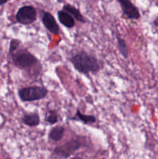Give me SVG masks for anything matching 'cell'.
Returning <instances> with one entry per match:
<instances>
[{"mask_svg":"<svg viewBox=\"0 0 158 159\" xmlns=\"http://www.w3.org/2000/svg\"><path fill=\"white\" fill-rule=\"evenodd\" d=\"M69 60L74 69L81 74H95L102 68L97 57L85 51L76 53L70 57Z\"/></svg>","mask_w":158,"mask_h":159,"instance_id":"1","label":"cell"},{"mask_svg":"<svg viewBox=\"0 0 158 159\" xmlns=\"http://www.w3.org/2000/svg\"><path fill=\"white\" fill-rule=\"evenodd\" d=\"M9 56L12 65L20 70H29L40 65L39 59L26 49H18Z\"/></svg>","mask_w":158,"mask_h":159,"instance_id":"2","label":"cell"},{"mask_svg":"<svg viewBox=\"0 0 158 159\" xmlns=\"http://www.w3.org/2000/svg\"><path fill=\"white\" fill-rule=\"evenodd\" d=\"M48 94V90L43 86H28L18 90V96L22 102H34L45 99Z\"/></svg>","mask_w":158,"mask_h":159,"instance_id":"3","label":"cell"},{"mask_svg":"<svg viewBox=\"0 0 158 159\" xmlns=\"http://www.w3.org/2000/svg\"><path fill=\"white\" fill-rule=\"evenodd\" d=\"M37 10L30 5L20 7L15 13V19L16 22L23 26L32 24L37 20Z\"/></svg>","mask_w":158,"mask_h":159,"instance_id":"4","label":"cell"},{"mask_svg":"<svg viewBox=\"0 0 158 159\" xmlns=\"http://www.w3.org/2000/svg\"><path fill=\"white\" fill-rule=\"evenodd\" d=\"M82 147V141L80 139H71L62 145L54 149V155L60 158H67Z\"/></svg>","mask_w":158,"mask_h":159,"instance_id":"5","label":"cell"},{"mask_svg":"<svg viewBox=\"0 0 158 159\" xmlns=\"http://www.w3.org/2000/svg\"><path fill=\"white\" fill-rule=\"evenodd\" d=\"M122 9L123 16L129 20H139L141 17L138 8L130 0H117Z\"/></svg>","mask_w":158,"mask_h":159,"instance_id":"6","label":"cell"},{"mask_svg":"<svg viewBox=\"0 0 158 159\" xmlns=\"http://www.w3.org/2000/svg\"><path fill=\"white\" fill-rule=\"evenodd\" d=\"M42 23L44 27L53 34H58L60 33V26L54 16L49 12H43L42 16Z\"/></svg>","mask_w":158,"mask_h":159,"instance_id":"7","label":"cell"},{"mask_svg":"<svg viewBox=\"0 0 158 159\" xmlns=\"http://www.w3.org/2000/svg\"><path fill=\"white\" fill-rule=\"evenodd\" d=\"M21 121L24 125L28 126V127H37L40 124V115H39V113L37 112L24 113L23 115V116H22Z\"/></svg>","mask_w":158,"mask_h":159,"instance_id":"8","label":"cell"},{"mask_svg":"<svg viewBox=\"0 0 158 159\" xmlns=\"http://www.w3.org/2000/svg\"><path fill=\"white\" fill-rule=\"evenodd\" d=\"M57 16L59 22L65 27L71 29L75 26V20L74 17L63 9L57 11Z\"/></svg>","mask_w":158,"mask_h":159,"instance_id":"9","label":"cell"},{"mask_svg":"<svg viewBox=\"0 0 158 159\" xmlns=\"http://www.w3.org/2000/svg\"><path fill=\"white\" fill-rule=\"evenodd\" d=\"M63 9V10H64L65 12H68L70 15L74 17V20H77V21L80 22V23H86V20H85V18L84 17V16L82 15V13L81 12V11L79 10L78 9H77L75 6L67 3V4L64 5L63 9Z\"/></svg>","mask_w":158,"mask_h":159,"instance_id":"10","label":"cell"},{"mask_svg":"<svg viewBox=\"0 0 158 159\" xmlns=\"http://www.w3.org/2000/svg\"><path fill=\"white\" fill-rule=\"evenodd\" d=\"M64 132L65 128L64 126H54L50 130L49 134H48V138L54 142H58L63 138Z\"/></svg>","mask_w":158,"mask_h":159,"instance_id":"11","label":"cell"},{"mask_svg":"<svg viewBox=\"0 0 158 159\" xmlns=\"http://www.w3.org/2000/svg\"><path fill=\"white\" fill-rule=\"evenodd\" d=\"M71 120L75 121H81L84 124H91L96 122V118L94 115L84 114L79 110H77L75 115L74 116V117L71 118Z\"/></svg>","mask_w":158,"mask_h":159,"instance_id":"12","label":"cell"},{"mask_svg":"<svg viewBox=\"0 0 158 159\" xmlns=\"http://www.w3.org/2000/svg\"><path fill=\"white\" fill-rule=\"evenodd\" d=\"M44 121L49 125H54L59 121V115L55 110H46L44 116Z\"/></svg>","mask_w":158,"mask_h":159,"instance_id":"13","label":"cell"},{"mask_svg":"<svg viewBox=\"0 0 158 159\" xmlns=\"http://www.w3.org/2000/svg\"><path fill=\"white\" fill-rule=\"evenodd\" d=\"M116 40H117V48L121 55L125 59L129 57V51L127 48V44L125 40L119 36H116Z\"/></svg>","mask_w":158,"mask_h":159,"instance_id":"14","label":"cell"},{"mask_svg":"<svg viewBox=\"0 0 158 159\" xmlns=\"http://www.w3.org/2000/svg\"><path fill=\"white\" fill-rule=\"evenodd\" d=\"M22 44L21 40H18V39H12L9 42V51H8V55H10L12 53L16 51L19 48H20Z\"/></svg>","mask_w":158,"mask_h":159,"instance_id":"15","label":"cell"},{"mask_svg":"<svg viewBox=\"0 0 158 159\" xmlns=\"http://www.w3.org/2000/svg\"><path fill=\"white\" fill-rule=\"evenodd\" d=\"M9 2V0H0V6H3V5L6 4Z\"/></svg>","mask_w":158,"mask_h":159,"instance_id":"16","label":"cell"},{"mask_svg":"<svg viewBox=\"0 0 158 159\" xmlns=\"http://www.w3.org/2000/svg\"><path fill=\"white\" fill-rule=\"evenodd\" d=\"M57 2L62 3V2H64V0H57Z\"/></svg>","mask_w":158,"mask_h":159,"instance_id":"17","label":"cell"}]
</instances>
